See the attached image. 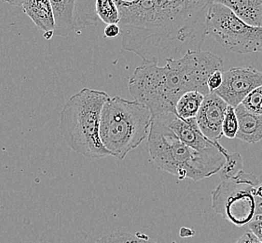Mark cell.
Returning <instances> with one entry per match:
<instances>
[{
    "mask_svg": "<svg viewBox=\"0 0 262 243\" xmlns=\"http://www.w3.org/2000/svg\"><path fill=\"white\" fill-rule=\"evenodd\" d=\"M121 45L158 65L202 51L211 0H115Z\"/></svg>",
    "mask_w": 262,
    "mask_h": 243,
    "instance_id": "cell-1",
    "label": "cell"
},
{
    "mask_svg": "<svg viewBox=\"0 0 262 243\" xmlns=\"http://www.w3.org/2000/svg\"><path fill=\"white\" fill-rule=\"evenodd\" d=\"M223 59L210 52H189L182 58L168 60L160 66L143 62L129 79V92L135 100L147 106L153 117L176 113L179 98L190 91L210 94L207 80L216 70H223Z\"/></svg>",
    "mask_w": 262,
    "mask_h": 243,
    "instance_id": "cell-2",
    "label": "cell"
},
{
    "mask_svg": "<svg viewBox=\"0 0 262 243\" xmlns=\"http://www.w3.org/2000/svg\"><path fill=\"white\" fill-rule=\"evenodd\" d=\"M111 98L104 91L83 88L66 102L59 129L74 152L92 159L111 156L100 138L103 107Z\"/></svg>",
    "mask_w": 262,
    "mask_h": 243,
    "instance_id": "cell-3",
    "label": "cell"
},
{
    "mask_svg": "<svg viewBox=\"0 0 262 243\" xmlns=\"http://www.w3.org/2000/svg\"><path fill=\"white\" fill-rule=\"evenodd\" d=\"M147 150L158 168L179 180L198 181L221 171L225 163L221 152L203 153L182 143L167 127L152 121Z\"/></svg>",
    "mask_w": 262,
    "mask_h": 243,
    "instance_id": "cell-4",
    "label": "cell"
},
{
    "mask_svg": "<svg viewBox=\"0 0 262 243\" xmlns=\"http://www.w3.org/2000/svg\"><path fill=\"white\" fill-rule=\"evenodd\" d=\"M152 119L150 110L140 102L111 97L101 113V141L112 156L122 160L148 137Z\"/></svg>",
    "mask_w": 262,
    "mask_h": 243,
    "instance_id": "cell-5",
    "label": "cell"
},
{
    "mask_svg": "<svg viewBox=\"0 0 262 243\" xmlns=\"http://www.w3.org/2000/svg\"><path fill=\"white\" fill-rule=\"evenodd\" d=\"M206 32L230 53H262V28L248 26L217 0L210 5Z\"/></svg>",
    "mask_w": 262,
    "mask_h": 243,
    "instance_id": "cell-6",
    "label": "cell"
},
{
    "mask_svg": "<svg viewBox=\"0 0 262 243\" xmlns=\"http://www.w3.org/2000/svg\"><path fill=\"white\" fill-rule=\"evenodd\" d=\"M258 184L255 175L244 170L235 178L222 180L212 192L215 212L238 228L248 226L257 217L254 187Z\"/></svg>",
    "mask_w": 262,
    "mask_h": 243,
    "instance_id": "cell-7",
    "label": "cell"
},
{
    "mask_svg": "<svg viewBox=\"0 0 262 243\" xmlns=\"http://www.w3.org/2000/svg\"><path fill=\"white\" fill-rule=\"evenodd\" d=\"M262 86V72L251 67H238L223 72V83L215 93L236 109L252 91Z\"/></svg>",
    "mask_w": 262,
    "mask_h": 243,
    "instance_id": "cell-8",
    "label": "cell"
},
{
    "mask_svg": "<svg viewBox=\"0 0 262 243\" xmlns=\"http://www.w3.org/2000/svg\"><path fill=\"white\" fill-rule=\"evenodd\" d=\"M152 121L167 127L182 143L199 152L219 153L224 148L221 143H213L202 134L195 118L183 120L174 112H166L153 117Z\"/></svg>",
    "mask_w": 262,
    "mask_h": 243,
    "instance_id": "cell-9",
    "label": "cell"
},
{
    "mask_svg": "<svg viewBox=\"0 0 262 243\" xmlns=\"http://www.w3.org/2000/svg\"><path fill=\"white\" fill-rule=\"evenodd\" d=\"M228 104L215 93L205 95L204 102L196 116V121L202 134L213 143H219Z\"/></svg>",
    "mask_w": 262,
    "mask_h": 243,
    "instance_id": "cell-10",
    "label": "cell"
},
{
    "mask_svg": "<svg viewBox=\"0 0 262 243\" xmlns=\"http://www.w3.org/2000/svg\"><path fill=\"white\" fill-rule=\"evenodd\" d=\"M9 4L20 6L23 11L41 31L54 34V18L50 0H25L9 1Z\"/></svg>",
    "mask_w": 262,
    "mask_h": 243,
    "instance_id": "cell-11",
    "label": "cell"
},
{
    "mask_svg": "<svg viewBox=\"0 0 262 243\" xmlns=\"http://www.w3.org/2000/svg\"><path fill=\"white\" fill-rule=\"evenodd\" d=\"M235 112L239 121L236 137L249 144L262 140V116L247 111L242 104L236 108Z\"/></svg>",
    "mask_w": 262,
    "mask_h": 243,
    "instance_id": "cell-12",
    "label": "cell"
},
{
    "mask_svg": "<svg viewBox=\"0 0 262 243\" xmlns=\"http://www.w3.org/2000/svg\"><path fill=\"white\" fill-rule=\"evenodd\" d=\"M248 26L262 28V0H217Z\"/></svg>",
    "mask_w": 262,
    "mask_h": 243,
    "instance_id": "cell-13",
    "label": "cell"
},
{
    "mask_svg": "<svg viewBox=\"0 0 262 243\" xmlns=\"http://www.w3.org/2000/svg\"><path fill=\"white\" fill-rule=\"evenodd\" d=\"M54 18V36L66 37L74 31V10L76 0L51 1Z\"/></svg>",
    "mask_w": 262,
    "mask_h": 243,
    "instance_id": "cell-14",
    "label": "cell"
},
{
    "mask_svg": "<svg viewBox=\"0 0 262 243\" xmlns=\"http://www.w3.org/2000/svg\"><path fill=\"white\" fill-rule=\"evenodd\" d=\"M99 17L96 11V1L76 0L74 10V31L79 32L85 27L96 26Z\"/></svg>",
    "mask_w": 262,
    "mask_h": 243,
    "instance_id": "cell-15",
    "label": "cell"
},
{
    "mask_svg": "<svg viewBox=\"0 0 262 243\" xmlns=\"http://www.w3.org/2000/svg\"><path fill=\"white\" fill-rule=\"evenodd\" d=\"M204 99L205 95L197 91H190L184 94L176 105L177 115L183 120L196 118Z\"/></svg>",
    "mask_w": 262,
    "mask_h": 243,
    "instance_id": "cell-16",
    "label": "cell"
},
{
    "mask_svg": "<svg viewBox=\"0 0 262 243\" xmlns=\"http://www.w3.org/2000/svg\"><path fill=\"white\" fill-rule=\"evenodd\" d=\"M221 153L225 157V163L219 173L221 180H231L243 171V157L240 153H230L225 148L222 149Z\"/></svg>",
    "mask_w": 262,
    "mask_h": 243,
    "instance_id": "cell-17",
    "label": "cell"
},
{
    "mask_svg": "<svg viewBox=\"0 0 262 243\" xmlns=\"http://www.w3.org/2000/svg\"><path fill=\"white\" fill-rule=\"evenodd\" d=\"M96 11L100 20L106 25H119L121 15L115 1L96 0Z\"/></svg>",
    "mask_w": 262,
    "mask_h": 243,
    "instance_id": "cell-18",
    "label": "cell"
},
{
    "mask_svg": "<svg viewBox=\"0 0 262 243\" xmlns=\"http://www.w3.org/2000/svg\"><path fill=\"white\" fill-rule=\"evenodd\" d=\"M95 243H157L142 233L114 232L103 236Z\"/></svg>",
    "mask_w": 262,
    "mask_h": 243,
    "instance_id": "cell-19",
    "label": "cell"
},
{
    "mask_svg": "<svg viewBox=\"0 0 262 243\" xmlns=\"http://www.w3.org/2000/svg\"><path fill=\"white\" fill-rule=\"evenodd\" d=\"M238 130L239 121L236 115L235 109L231 106H228L222 126L223 136L228 138H234L237 136Z\"/></svg>",
    "mask_w": 262,
    "mask_h": 243,
    "instance_id": "cell-20",
    "label": "cell"
},
{
    "mask_svg": "<svg viewBox=\"0 0 262 243\" xmlns=\"http://www.w3.org/2000/svg\"><path fill=\"white\" fill-rule=\"evenodd\" d=\"M242 105L252 113L262 116V86L252 91L242 102Z\"/></svg>",
    "mask_w": 262,
    "mask_h": 243,
    "instance_id": "cell-21",
    "label": "cell"
},
{
    "mask_svg": "<svg viewBox=\"0 0 262 243\" xmlns=\"http://www.w3.org/2000/svg\"><path fill=\"white\" fill-rule=\"evenodd\" d=\"M223 70H216L207 80V87L210 93H215L223 83Z\"/></svg>",
    "mask_w": 262,
    "mask_h": 243,
    "instance_id": "cell-22",
    "label": "cell"
},
{
    "mask_svg": "<svg viewBox=\"0 0 262 243\" xmlns=\"http://www.w3.org/2000/svg\"><path fill=\"white\" fill-rule=\"evenodd\" d=\"M247 227L262 242V216L256 217Z\"/></svg>",
    "mask_w": 262,
    "mask_h": 243,
    "instance_id": "cell-23",
    "label": "cell"
},
{
    "mask_svg": "<svg viewBox=\"0 0 262 243\" xmlns=\"http://www.w3.org/2000/svg\"><path fill=\"white\" fill-rule=\"evenodd\" d=\"M254 196L257 203V217L262 216V180L254 187Z\"/></svg>",
    "mask_w": 262,
    "mask_h": 243,
    "instance_id": "cell-24",
    "label": "cell"
},
{
    "mask_svg": "<svg viewBox=\"0 0 262 243\" xmlns=\"http://www.w3.org/2000/svg\"><path fill=\"white\" fill-rule=\"evenodd\" d=\"M121 35V27L119 25H107L104 30V37L107 39H113Z\"/></svg>",
    "mask_w": 262,
    "mask_h": 243,
    "instance_id": "cell-25",
    "label": "cell"
},
{
    "mask_svg": "<svg viewBox=\"0 0 262 243\" xmlns=\"http://www.w3.org/2000/svg\"><path fill=\"white\" fill-rule=\"evenodd\" d=\"M236 243H262L258 238L253 234V233L248 230L245 233L243 236H241L239 239L236 241Z\"/></svg>",
    "mask_w": 262,
    "mask_h": 243,
    "instance_id": "cell-26",
    "label": "cell"
},
{
    "mask_svg": "<svg viewBox=\"0 0 262 243\" xmlns=\"http://www.w3.org/2000/svg\"><path fill=\"white\" fill-rule=\"evenodd\" d=\"M171 243H178V242H171Z\"/></svg>",
    "mask_w": 262,
    "mask_h": 243,
    "instance_id": "cell-27",
    "label": "cell"
}]
</instances>
